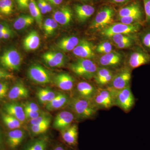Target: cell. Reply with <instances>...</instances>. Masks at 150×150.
Instances as JSON below:
<instances>
[{
    "mask_svg": "<svg viewBox=\"0 0 150 150\" xmlns=\"http://www.w3.org/2000/svg\"><path fill=\"white\" fill-rule=\"evenodd\" d=\"M68 107L74 115L76 120L94 119L96 117L98 110L91 100L73 96Z\"/></svg>",
    "mask_w": 150,
    "mask_h": 150,
    "instance_id": "6da1fadb",
    "label": "cell"
},
{
    "mask_svg": "<svg viewBox=\"0 0 150 150\" xmlns=\"http://www.w3.org/2000/svg\"><path fill=\"white\" fill-rule=\"evenodd\" d=\"M98 66L91 59L79 58L70 65V70L78 76L89 80L93 79Z\"/></svg>",
    "mask_w": 150,
    "mask_h": 150,
    "instance_id": "7a4b0ae2",
    "label": "cell"
},
{
    "mask_svg": "<svg viewBox=\"0 0 150 150\" xmlns=\"http://www.w3.org/2000/svg\"><path fill=\"white\" fill-rule=\"evenodd\" d=\"M115 14V8L110 5H105L98 11L90 28L95 30H103L112 24Z\"/></svg>",
    "mask_w": 150,
    "mask_h": 150,
    "instance_id": "3957f363",
    "label": "cell"
},
{
    "mask_svg": "<svg viewBox=\"0 0 150 150\" xmlns=\"http://www.w3.org/2000/svg\"><path fill=\"white\" fill-rule=\"evenodd\" d=\"M91 100L98 110H109L115 106L114 93L107 88H98L96 93Z\"/></svg>",
    "mask_w": 150,
    "mask_h": 150,
    "instance_id": "277c9868",
    "label": "cell"
},
{
    "mask_svg": "<svg viewBox=\"0 0 150 150\" xmlns=\"http://www.w3.org/2000/svg\"><path fill=\"white\" fill-rule=\"evenodd\" d=\"M112 91L114 93L115 106L119 107L126 113L131 111L136 102L131 86L118 91Z\"/></svg>",
    "mask_w": 150,
    "mask_h": 150,
    "instance_id": "5b68a950",
    "label": "cell"
},
{
    "mask_svg": "<svg viewBox=\"0 0 150 150\" xmlns=\"http://www.w3.org/2000/svg\"><path fill=\"white\" fill-rule=\"evenodd\" d=\"M131 70L128 67H122L115 71L112 80L107 88L117 91L130 86Z\"/></svg>",
    "mask_w": 150,
    "mask_h": 150,
    "instance_id": "8992f818",
    "label": "cell"
},
{
    "mask_svg": "<svg viewBox=\"0 0 150 150\" xmlns=\"http://www.w3.org/2000/svg\"><path fill=\"white\" fill-rule=\"evenodd\" d=\"M140 26L138 23L126 24L122 23H112L109 26L102 30L101 34L106 38H110L115 34L130 35L136 33L140 30Z\"/></svg>",
    "mask_w": 150,
    "mask_h": 150,
    "instance_id": "52a82bcc",
    "label": "cell"
},
{
    "mask_svg": "<svg viewBox=\"0 0 150 150\" xmlns=\"http://www.w3.org/2000/svg\"><path fill=\"white\" fill-rule=\"evenodd\" d=\"M22 58L18 51L14 48L6 50L0 56V64L10 71H18L21 64Z\"/></svg>",
    "mask_w": 150,
    "mask_h": 150,
    "instance_id": "ba28073f",
    "label": "cell"
},
{
    "mask_svg": "<svg viewBox=\"0 0 150 150\" xmlns=\"http://www.w3.org/2000/svg\"><path fill=\"white\" fill-rule=\"evenodd\" d=\"M123 57L119 52L112 51L103 54L98 60L100 67H105L113 70L120 69L123 63Z\"/></svg>",
    "mask_w": 150,
    "mask_h": 150,
    "instance_id": "9c48e42d",
    "label": "cell"
},
{
    "mask_svg": "<svg viewBox=\"0 0 150 150\" xmlns=\"http://www.w3.org/2000/svg\"><path fill=\"white\" fill-rule=\"evenodd\" d=\"M78 125L74 123L62 131H60L62 142L69 147L77 150L78 144Z\"/></svg>",
    "mask_w": 150,
    "mask_h": 150,
    "instance_id": "30bf717a",
    "label": "cell"
},
{
    "mask_svg": "<svg viewBox=\"0 0 150 150\" xmlns=\"http://www.w3.org/2000/svg\"><path fill=\"white\" fill-rule=\"evenodd\" d=\"M51 143L50 137L43 134L25 142L20 150H48Z\"/></svg>",
    "mask_w": 150,
    "mask_h": 150,
    "instance_id": "8fae6325",
    "label": "cell"
},
{
    "mask_svg": "<svg viewBox=\"0 0 150 150\" xmlns=\"http://www.w3.org/2000/svg\"><path fill=\"white\" fill-rule=\"evenodd\" d=\"M28 75L31 80L40 84H46L51 81V77L47 70L40 65L35 64L30 67Z\"/></svg>",
    "mask_w": 150,
    "mask_h": 150,
    "instance_id": "7c38bea8",
    "label": "cell"
},
{
    "mask_svg": "<svg viewBox=\"0 0 150 150\" xmlns=\"http://www.w3.org/2000/svg\"><path fill=\"white\" fill-rule=\"evenodd\" d=\"M26 138L25 132L20 129L9 131L6 138V144L11 150H15L23 146Z\"/></svg>",
    "mask_w": 150,
    "mask_h": 150,
    "instance_id": "4fadbf2b",
    "label": "cell"
},
{
    "mask_svg": "<svg viewBox=\"0 0 150 150\" xmlns=\"http://www.w3.org/2000/svg\"><path fill=\"white\" fill-rule=\"evenodd\" d=\"M115 71L105 68L98 67L93 79L98 88H104L108 86L113 78Z\"/></svg>",
    "mask_w": 150,
    "mask_h": 150,
    "instance_id": "5bb4252c",
    "label": "cell"
},
{
    "mask_svg": "<svg viewBox=\"0 0 150 150\" xmlns=\"http://www.w3.org/2000/svg\"><path fill=\"white\" fill-rule=\"evenodd\" d=\"M98 88L86 81H81L77 84L73 96L91 100L96 93Z\"/></svg>",
    "mask_w": 150,
    "mask_h": 150,
    "instance_id": "9a60e30c",
    "label": "cell"
},
{
    "mask_svg": "<svg viewBox=\"0 0 150 150\" xmlns=\"http://www.w3.org/2000/svg\"><path fill=\"white\" fill-rule=\"evenodd\" d=\"M69 110H63L57 114L53 123L54 129L62 131L70 126L76 120L74 113Z\"/></svg>",
    "mask_w": 150,
    "mask_h": 150,
    "instance_id": "2e32d148",
    "label": "cell"
},
{
    "mask_svg": "<svg viewBox=\"0 0 150 150\" xmlns=\"http://www.w3.org/2000/svg\"><path fill=\"white\" fill-rule=\"evenodd\" d=\"M75 56L82 59H91L95 56L92 45L87 40L82 39L73 50Z\"/></svg>",
    "mask_w": 150,
    "mask_h": 150,
    "instance_id": "e0dca14e",
    "label": "cell"
},
{
    "mask_svg": "<svg viewBox=\"0 0 150 150\" xmlns=\"http://www.w3.org/2000/svg\"><path fill=\"white\" fill-rule=\"evenodd\" d=\"M150 61V57L146 53L141 49H137L130 55L128 61V67L131 70L134 69L147 64Z\"/></svg>",
    "mask_w": 150,
    "mask_h": 150,
    "instance_id": "ac0fdd59",
    "label": "cell"
},
{
    "mask_svg": "<svg viewBox=\"0 0 150 150\" xmlns=\"http://www.w3.org/2000/svg\"><path fill=\"white\" fill-rule=\"evenodd\" d=\"M43 59L48 66L52 68H60L65 66L66 63V57L60 52H46L43 54Z\"/></svg>",
    "mask_w": 150,
    "mask_h": 150,
    "instance_id": "d6986e66",
    "label": "cell"
},
{
    "mask_svg": "<svg viewBox=\"0 0 150 150\" xmlns=\"http://www.w3.org/2000/svg\"><path fill=\"white\" fill-rule=\"evenodd\" d=\"M54 83L59 88L65 91H72L75 86V80L69 74L61 73L54 78Z\"/></svg>",
    "mask_w": 150,
    "mask_h": 150,
    "instance_id": "ffe728a7",
    "label": "cell"
},
{
    "mask_svg": "<svg viewBox=\"0 0 150 150\" xmlns=\"http://www.w3.org/2000/svg\"><path fill=\"white\" fill-rule=\"evenodd\" d=\"M71 9L68 5H64L54 12L53 18L58 23L63 25L69 24L72 19Z\"/></svg>",
    "mask_w": 150,
    "mask_h": 150,
    "instance_id": "44dd1931",
    "label": "cell"
},
{
    "mask_svg": "<svg viewBox=\"0 0 150 150\" xmlns=\"http://www.w3.org/2000/svg\"><path fill=\"white\" fill-rule=\"evenodd\" d=\"M4 110L6 113L16 118L23 124L25 122V117L24 108L22 105L16 103H9L5 104Z\"/></svg>",
    "mask_w": 150,
    "mask_h": 150,
    "instance_id": "7402d4cb",
    "label": "cell"
},
{
    "mask_svg": "<svg viewBox=\"0 0 150 150\" xmlns=\"http://www.w3.org/2000/svg\"><path fill=\"white\" fill-rule=\"evenodd\" d=\"M71 97L63 92H58L55 98L46 105L48 110H54L68 106Z\"/></svg>",
    "mask_w": 150,
    "mask_h": 150,
    "instance_id": "603a6c76",
    "label": "cell"
},
{
    "mask_svg": "<svg viewBox=\"0 0 150 150\" xmlns=\"http://www.w3.org/2000/svg\"><path fill=\"white\" fill-rule=\"evenodd\" d=\"M76 16L80 21L84 22L89 18L95 11V8L89 4H78L74 6Z\"/></svg>",
    "mask_w": 150,
    "mask_h": 150,
    "instance_id": "cb8c5ba5",
    "label": "cell"
},
{
    "mask_svg": "<svg viewBox=\"0 0 150 150\" xmlns=\"http://www.w3.org/2000/svg\"><path fill=\"white\" fill-rule=\"evenodd\" d=\"M136 15H143V9L139 1H134L120 8L117 13V17L120 18Z\"/></svg>",
    "mask_w": 150,
    "mask_h": 150,
    "instance_id": "d4e9b609",
    "label": "cell"
},
{
    "mask_svg": "<svg viewBox=\"0 0 150 150\" xmlns=\"http://www.w3.org/2000/svg\"><path fill=\"white\" fill-rule=\"evenodd\" d=\"M29 96V91L22 83H18L15 84L8 93L9 99L11 100L25 99Z\"/></svg>",
    "mask_w": 150,
    "mask_h": 150,
    "instance_id": "484cf974",
    "label": "cell"
},
{
    "mask_svg": "<svg viewBox=\"0 0 150 150\" xmlns=\"http://www.w3.org/2000/svg\"><path fill=\"white\" fill-rule=\"evenodd\" d=\"M40 44V38L37 32L33 30L28 34L23 41V46L27 51L37 49Z\"/></svg>",
    "mask_w": 150,
    "mask_h": 150,
    "instance_id": "4316f807",
    "label": "cell"
},
{
    "mask_svg": "<svg viewBox=\"0 0 150 150\" xmlns=\"http://www.w3.org/2000/svg\"><path fill=\"white\" fill-rule=\"evenodd\" d=\"M79 42V38L75 36H69L62 38L57 43V48L65 52L74 50Z\"/></svg>",
    "mask_w": 150,
    "mask_h": 150,
    "instance_id": "83f0119b",
    "label": "cell"
},
{
    "mask_svg": "<svg viewBox=\"0 0 150 150\" xmlns=\"http://www.w3.org/2000/svg\"><path fill=\"white\" fill-rule=\"evenodd\" d=\"M57 94L50 89L46 88L39 89L36 95L39 102L46 105L54 99Z\"/></svg>",
    "mask_w": 150,
    "mask_h": 150,
    "instance_id": "f1b7e54d",
    "label": "cell"
},
{
    "mask_svg": "<svg viewBox=\"0 0 150 150\" xmlns=\"http://www.w3.org/2000/svg\"><path fill=\"white\" fill-rule=\"evenodd\" d=\"M34 19L29 15H23L17 18L13 23L15 29L21 30L28 27L33 23Z\"/></svg>",
    "mask_w": 150,
    "mask_h": 150,
    "instance_id": "f546056e",
    "label": "cell"
},
{
    "mask_svg": "<svg viewBox=\"0 0 150 150\" xmlns=\"http://www.w3.org/2000/svg\"><path fill=\"white\" fill-rule=\"evenodd\" d=\"M51 121H46L30 126V135L32 138L43 135L48 130Z\"/></svg>",
    "mask_w": 150,
    "mask_h": 150,
    "instance_id": "4dcf8cb0",
    "label": "cell"
},
{
    "mask_svg": "<svg viewBox=\"0 0 150 150\" xmlns=\"http://www.w3.org/2000/svg\"><path fill=\"white\" fill-rule=\"evenodd\" d=\"M28 8L31 16L36 21L39 27L41 28L42 25V15L35 0H30Z\"/></svg>",
    "mask_w": 150,
    "mask_h": 150,
    "instance_id": "1f68e13d",
    "label": "cell"
},
{
    "mask_svg": "<svg viewBox=\"0 0 150 150\" xmlns=\"http://www.w3.org/2000/svg\"><path fill=\"white\" fill-rule=\"evenodd\" d=\"M3 122L6 126L11 130L20 129L22 123L16 118L7 113H3L2 115Z\"/></svg>",
    "mask_w": 150,
    "mask_h": 150,
    "instance_id": "d6a6232c",
    "label": "cell"
},
{
    "mask_svg": "<svg viewBox=\"0 0 150 150\" xmlns=\"http://www.w3.org/2000/svg\"><path fill=\"white\" fill-rule=\"evenodd\" d=\"M14 5L12 0H0V13L5 15L12 13Z\"/></svg>",
    "mask_w": 150,
    "mask_h": 150,
    "instance_id": "836d02e7",
    "label": "cell"
},
{
    "mask_svg": "<svg viewBox=\"0 0 150 150\" xmlns=\"http://www.w3.org/2000/svg\"><path fill=\"white\" fill-rule=\"evenodd\" d=\"M142 15H136L130 16L123 17L118 18L119 21L124 24L130 25L138 23L139 22L142 21L143 18Z\"/></svg>",
    "mask_w": 150,
    "mask_h": 150,
    "instance_id": "e575fe53",
    "label": "cell"
},
{
    "mask_svg": "<svg viewBox=\"0 0 150 150\" xmlns=\"http://www.w3.org/2000/svg\"><path fill=\"white\" fill-rule=\"evenodd\" d=\"M112 41L115 44L123 43V42L134 41V38L130 35L126 34H115L110 37Z\"/></svg>",
    "mask_w": 150,
    "mask_h": 150,
    "instance_id": "d590c367",
    "label": "cell"
},
{
    "mask_svg": "<svg viewBox=\"0 0 150 150\" xmlns=\"http://www.w3.org/2000/svg\"><path fill=\"white\" fill-rule=\"evenodd\" d=\"M112 46L108 41H104L98 45L95 51L97 53L101 54H106L112 51Z\"/></svg>",
    "mask_w": 150,
    "mask_h": 150,
    "instance_id": "8d00e7d4",
    "label": "cell"
},
{
    "mask_svg": "<svg viewBox=\"0 0 150 150\" xmlns=\"http://www.w3.org/2000/svg\"><path fill=\"white\" fill-rule=\"evenodd\" d=\"M30 121V125H36L39 123L46 122V121H51V117L48 113L45 112L42 115L38 116L37 118L31 119Z\"/></svg>",
    "mask_w": 150,
    "mask_h": 150,
    "instance_id": "74e56055",
    "label": "cell"
},
{
    "mask_svg": "<svg viewBox=\"0 0 150 150\" xmlns=\"http://www.w3.org/2000/svg\"><path fill=\"white\" fill-rule=\"evenodd\" d=\"M24 110L25 114L26 119H30V120L37 118L38 116L42 115L45 112L41 111V110H40V111H33V110H30V109H28V108H24Z\"/></svg>",
    "mask_w": 150,
    "mask_h": 150,
    "instance_id": "f35d334b",
    "label": "cell"
},
{
    "mask_svg": "<svg viewBox=\"0 0 150 150\" xmlns=\"http://www.w3.org/2000/svg\"><path fill=\"white\" fill-rule=\"evenodd\" d=\"M141 40L144 46L150 50V30L142 34Z\"/></svg>",
    "mask_w": 150,
    "mask_h": 150,
    "instance_id": "ab89813d",
    "label": "cell"
},
{
    "mask_svg": "<svg viewBox=\"0 0 150 150\" xmlns=\"http://www.w3.org/2000/svg\"><path fill=\"white\" fill-rule=\"evenodd\" d=\"M146 21L150 24V0H143Z\"/></svg>",
    "mask_w": 150,
    "mask_h": 150,
    "instance_id": "60d3db41",
    "label": "cell"
},
{
    "mask_svg": "<svg viewBox=\"0 0 150 150\" xmlns=\"http://www.w3.org/2000/svg\"><path fill=\"white\" fill-rule=\"evenodd\" d=\"M9 84L7 82H0V99H3L8 93Z\"/></svg>",
    "mask_w": 150,
    "mask_h": 150,
    "instance_id": "b9f144b4",
    "label": "cell"
},
{
    "mask_svg": "<svg viewBox=\"0 0 150 150\" xmlns=\"http://www.w3.org/2000/svg\"><path fill=\"white\" fill-rule=\"evenodd\" d=\"M50 150H75L69 147L64 144L62 143H58L51 146Z\"/></svg>",
    "mask_w": 150,
    "mask_h": 150,
    "instance_id": "7bdbcfd3",
    "label": "cell"
},
{
    "mask_svg": "<svg viewBox=\"0 0 150 150\" xmlns=\"http://www.w3.org/2000/svg\"><path fill=\"white\" fill-rule=\"evenodd\" d=\"M24 108H27L30 110H33V111H40V108L37 104L34 102H26L23 105Z\"/></svg>",
    "mask_w": 150,
    "mask_h": 150,
    "instance_id": "ee69618b",
    "label": "cell"
},
{
    "mask_svg": "<svg viewBox=\"0 0 150 150\" xmlns=\"http://www.w3.org/2000/svg\"><path fill=\"white\" fill-rule=\"evenodd\" d=\"M13 75L9 73L6 70L0 69V79H13Z\"/></svg>",
    "mask_w": 150,
    "mask_h": 150,
    "instance_id": "f6af8a7d",
    "label": "cell"
},
{
    "mask_svg": "<svg viewBox=\"0 0 150 150\" xmlns=\"http://www.w3.org/2000/svg\"><path fill=\"white\" fill-rule=\"evenodd\" d=\"M30 0H17V3L19 8L25 9L28 8Z\"/></svg>",
    "mask_w": 150,
    "mask_h": 150,
    "instance_id": "bcb514c9",
    "label": "cell"
},
{
    "mask_svg": "<svg viewBox=\"0 0 150 150\" xmlns=\"http://www.w3.org/2000/svg\"><path fill=\"white\" fill-rule=\"evenodd\" d=\"M51 21H52V18H48L46 19L44 21L43 25V29L45 31V34L46 35L48 34L49 30L51 27Z\"/></svg>",
    "mask_w": 150,
    "mask_h": 150,
    "instance_id": "7dc6e473",
    "label": "cell"
},
{
    "mask_svg": "<svg viewBox=\"0 0 150 150\" xmlns=\"http://www.w3.org/2000/svg\"><path fill=\"white\" fill-rule=\"evenodd\" d=\"M134 41H129V42H123V43L115 44L116 47L119 49H124L129 48L133 45Z\"/></svg>",
    "mask_w": 150,
    "mask_h": 150,
    "instance_id": "c3c4849f",
    "label": "cell"
},
{
    "mask_svg": "<svg viewBox=\"0 0 150 150\" xmlns=\"http://www.w3.org/2000/svg\"><path fill=\"white\" fill-rule=\"evenodd\" d=\"M57 26H58V23L54 18H52L51 27H50L47 35H52L54 33L55 30L57 28Z\"/></svg>",
    "mask_w": 150,
    "mask_h": 150,
    "instance_id": "681fc988",
    "label": "cell"
},
{
    "mask_svg": "<svg viewBox=\"0 0 150 150\" xmlns=\"http://www.w3.org/2000/svg\"><path fill=\"white\" fill-rule=\"evenodd\" d=\"M108 1L110 4L120 5L126 4L130 1L131 0H108Z\"/></svg>",
    "mask_w": 150,
    "mask_h": 150,
    "instance_id": "f907efd6",
    "label": "cell"
},
{
    "mask_svg": "<svg viewBox=\"0 0 150 150\" xmlns=\"http://www.w3.org/2000/svg\"><path fill=\"white\" fill-rule=\"evenodd\" d=\"M43 4L47 11V13H49L52 10V7L49 3L46 1V0H43Z\"/></svg>",
    "mask_w": 150,
    "mask_h": 150,
    "instance_id": "816d5d0a",
    "label": "cell"
},
{
    "mask_svg": "<svg viewBox=\"0 0 150 150\" xmlns=\"http://www.w3.org/2000/svg\"><path fill=\"white\" fill-rule=\"evenodd\" d=\"M48 2L55 6H59L63 3L64 0H47Z\"/></svg>",
    "mask_w": 150,
    "mask_h": 150,
    "instance_id": "f5cc1de1",
    "label": "cell"
},
{
    "mask_svg": "<svg viewBox=\"0 0 150 150\" xmlns=\"http://www.w3.org/2000/svg\"><path fill=\"white\" fill-rule=\"evenodd\" d=\"M10 30V28L7 25L0 24V31H6Z\"/></svg>",
    "mask_w": 150,
    "mask_h": 150,
    "instance_id": "db71d44e",
    "label": "cell"
},
{
    "mask_svg": "<svg viewBox=\"0 0 150 150\" xmlns=\"http://www.w3.org/2000/svg\"><path fill=\"white\" fill-rule=\"evenodd\" d=\"M12 34V32L11 30L7 31L3 35L2 39H8L11 36Z\"/></svg>",
    "mask_w": 150,
    "mask_h": 150,
    "instance_id": "11a10c76",
    "label": "cell"
},
{
    "mask_svg": "<svg viewBox=\"0 0 150 150\" xmlns=\"http://www.w3.org/2000/svg\"><path fill=\"white\" fill-rule=\"evenodd\" d=\"M3 140L2 139L1 137V135H0V150H1L2 149H3Z\"/></svg>",
    "mask_w": 150,
    "mask_h": 150,
    "instance_id": "9f6ffc18",
    "label": "cell"
},
{
    "mask_svg": "<svg viewBox=\"0 0 150 150\" xmlns=\"http://www.w3.org/2000/svg\"><path fill=\"white\" fill-rule=\"evenodd\" d=\"M82 1H84L86 2H95L96 1H98V0H82Z\"/></svg>",
    "mask_w": 150,
    "mask_h": 150,
    "instance_id": "6f0895ef",
    "label": "cell"
},
{
    "mask_svg": "<svg viewBox=\"0 0 150 150\" xmlns=\"http://www.w3.org/2000/svg\"><path fill=\"white\" fill-rule=\"evenodd\" d=\"M1 16L0 15V19H1Z\"/></svg>",
    "mask_w": 150,
    "mask_h": 150,
    "instance_id": "680465c9",
    "label": "cell"
},
{
    "mask_svg": "<svg viewBox=\"0 0 150 150\" xmlns=\"http://www.w3.org/2000/svg\"></svg>",
    "mask_w": 150,
    "mask_h": 150,
    "instance_id": "91938a15",
    "label": "cell"
}]
</instances>
